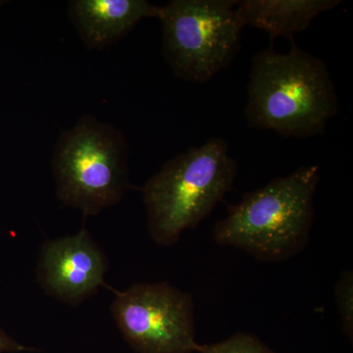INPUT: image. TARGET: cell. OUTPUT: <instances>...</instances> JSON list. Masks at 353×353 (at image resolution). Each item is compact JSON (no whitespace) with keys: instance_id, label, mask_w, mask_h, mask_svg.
<instances>
[{"instance_id":"1","label":"cell","mask_w":353,"mask_h":353,"mask_svg":"<svg viewBox=\"0 0 353 353\" xmlns=\"http://www.w3.org/2000/svg\"><path fill=\"white\" fill-rule=\"evenodd\" d=\"M338 111L336 88L320 58L294 43L288 52L270 46L253 57L245 106L250 128L285 138H313Z\"/></svg>"},{"instance_id":"2","label":"cell","mask_w":353,"mask_h":353,"mask_svg":"<svg viewBox=\"0 0 353 353\" xmlns=\"http://www.w3.org/2000/svg\"><path fill=\"white\" fill-rule=\"evenodd\" d=\"M319 181V167L311 165L248 192L216 223L215 243L245 250L259 261L296 256L310 240Z\"/></svg>"},{"instance_id":"3","label":"cell","mask_w":353,"mask_h":353,"mask_svg":"<svg viewBox=\"0 0 353 353\" xmlns=\"http://www.w3.org/2000/svg\"><path fill=\"white\" fill-rule=\"evenodd\" d=\"M238 167L224 139L212 138L166 162L143 188L148 231L158 245H175L233 189Z\"/></svg>"},{"instance_id":"4","label":"cell","mask_w":353,"mask_h":353,"mask_svg":"<svg viewBox=\"0 0 353 353\" xmlns=\"http://www.w3.org/2000/svg\"><path fill=\"white\" fill-rule=\"evenodd\" d=\"M52 168L58 199L83 216L115 205L130 185L124 136L90 114L60 134Z\"/></svg>"},{"instance_id":"5","label":"cell","mask_w":353,"mask_h":353,"mask_svg":"<svg viewBox=\"0 0 353 353\" xmlns=\"http://www.w3.org/2000/svg\"><path fill=\"white\" fill-rule=\"evenodd\" d=\"M234 0H172L159 7L165 60L176 78L205 83L233 62L243 26Z\"/></svg>"},{"instance_id":"6","label":"cell","mask_w":353,"mask_h":353,"mask_svg":"<svg viewBox=\"0 0 353 353\" xmlns=\"http://www.w3.org/2000/svg\"><path fill=\"white\" fill-rule=\"evenodd\" d=\"M111 312L130 347L138 353H194V303L169 283H139L116 292Z\"/></svg>"},{"instance_id":"7","label":"cell","mask_w":353,"mask_h":353,"mask_svg":"<svg viewBox=\"0 0 353 353\" xmlns=\"http://www.w3.org/2000/svg\"><path fill=\"white\" fill-rule=\"evenodd\" d=\"M108 260L87 230L48 241L41 250L37 275L48 296L78 305L106 287Z\"/></svg>"},{"instance_id":"8","label":"cell","mask_w":353,"mask_h":353,"mask_svg":"<svg viewBox=\"0 0 353 353\" xmlns=\"http://www.w3.org/2000/svg\"><path fill=\"white\" fill-rule=\"evenodd\" d=\"M69 16L83 43L102 50L124 38L145 18H157L159 6L145 0H73Z\"/></svg>"},{"instance_id":"9","label":"cell","mask_w":353,"mask_h":353,"mask_svg":"<svg viewBox=\"0 0 353 353\" xmlns=\"http://www.w3.org/2000/svg\"><path fill=\"white\" fill-rule=\"evenodd\" d=\"M340 3V0H243L236 2V12L243 27L259 28L272 39H292L318 15Z\"/></svg>"},{"instance_id":"10","label":"cell","mask_w":353,"mask_h":353,"mask_svg":"<svg viewBox=\"0 0 353 353\" xmlns=\"http://www.w3.org/2000/svg\"><path fill=\"white\" fill-rule=\"evenodd\" d=\"M336 307L343 333L352 340L353 334V273L352 270L341 272L334 285Z\"/></svg>"},{"instance_id":"11","label":"cell","mask_w":353,"mask_h":353,"mask_svg":"<svg viewBox=\"0 0 353 353\" xmlns=\"http://www.w3.org/2000/svg\"><path fill=\"white\" fill-rule=\"evenodd\" d=\"M199 353H276L257 336L238 333L214 345H202Z\"/></svg>"},{"instance_id":"12","label":"cell","mask_w":353,"mask_h":353,"mask_svg":"<svg viewBox=\"0 0 353 353\" xmlns=\"http://www.w3.org/2000/svg\"><path fill=\"white\" fill-rule=\"evenodd\" d=\"M32 350H34L25 347L17 341L14 340L0 327V353H19L32 352Z\"/></svg>"},{"instance_id":"13","label":"cell","mask_w":353,"mask_h":353,"mask_svg":"<svg viewBox=\"0 0 353 353\" xmlns=\"http://www.w3.org/2000/svg\"><path fill=\"white\" fill-rule=\"evenodd\" d=\"M3 3H4V1H0V6H1L2 4H3Z\"/></svg>"}]
</instances>
